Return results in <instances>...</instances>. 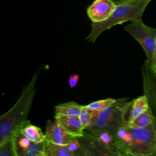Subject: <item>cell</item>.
<instances>
[{"label":"cell","mask_w":156,"mask_h":156,"mask_svg":"<svg viewBox=\"0 0 156 156\" xmlns=\"http://www.w3.org/2000/svg\"><path fill=\"white\" fill-rule=\"evenodd\" d=\"M152 66L154 68V69L156 70V50L155 52V54H154V63H153V65Z\"/></svg>","instance_id":"obj_22"},{"label":"cell","mask_w":156,"mask_h":156,"mask_svg":"<svg viewBox=\"0 0 156 156\" xmlns=\"http://www.w3.org/2000/svg\"><path fill=\"white\" fill-rule=\"evenodd\" d=\"M116 100L117 99H113L111 98H108L105 99L99 100V101L90 102L86 106L93 110L101 111L113 104L116 101Z\"/></svg>","instance_id":"obj_17"},{"label":"cell","mask_w":156,"mask_h":156,"mask_svg":"<svg viewBox=\"0 0 156 156\" xmlns=\"http://www.w3.org/2000/svg\"><path fill=\"white\" fill-rule=\"evenodd\" d=\"M124 30L141 46L151 65H153L156 50V29L144 24L142 20L132 21L124 27Z\"/></svg>","instance_id":"obj_5"},{"label":"cell","mask_w":156,"mask_h":156,"mask_svg":"<svg viewBox=\"0 0 156 156\" xmlns=\"http://www.w3.org/2000/svg\"><path fill=\"white\" fill-rule=\"evenodd\" d=\"M116 146L119 156H156V119L144 128L133 127L128 122L116 133Z\"/></svg>","instance_id":"obj_1"},{"label":"cell","mask_w":156,"mask_h":156,"mask_svg":"<svg viewBox=\"0 0 156 156\" xmlns=\"http://www.w3.org/2000/svg\"><path fill=\"white\" fill-rule=\"evenodd\" d=\"M149 107V104L147 96L144 94L133 99L130 110V115L128 123L132 122L135 119L144 113Z\"/></svg>","instance_id":"obj_11"},{"label":"cell","mask_w":156,"mask_h":156,"mask_svg":"<svg viewBox=\"0 0 156 156\" xmlns=\"http://www.w3.org/2000/svg\"><path fill=\"white\" fill-rule=\"evenodd\" d=\"M83 106L74 101L58 104L55 107V116H79Z\"/></svg>","instance_id":"obj_13"},{"label":"cell","mask_w":156,"mask_h":156,"mask_svg":"<svg viewBox=\"0 0 156 156\" xmlns=\"http://www.w3.org/2000/svg\"><path fill=\"white\" fill-rule=\"evenodd\" d=\"M84 156L115 155L94 135L85 131L84 135L78 138Z\"/></svg>","instance_id":"obj_8"},{"label":"cell","mask_w":156,"mask_h":156,"mask_svg":"<svg viewBox=\"0 0 156 156\" xmlns=\"http://www.w3.org/2000/svg\"><path fill=\"white\" fill-rule=\"evenodd\" d=\"M93 111L94 110L88 108L86 105H83L81 109L79 117L85 129L90 124L91 122Z\"/></svg>","instance_id":"obj_18"},{"label":"cell","mask_w":156,"mask_h":156,"mask_svg":"<svg viewBox=\"0 0 156 156\" xmlns=\"http://www.w3.org/2000/svg\"><path fill=\"white\" fill-rule=\"evenodd\" d=\"M65 131L73 137L79 138L85 133V128L83 127L80 118L76 116H55Z\"/></svg>","instance_id":"obj_10"},{"label":"cell","mask_w":156,"mask_h":156,"mask_svg":"<svg viewBox=\"0 0 156 156\" xmlns=\"http://www.w3.org/2000/svg\"><path fill=\"white\" fill-rule=\"evenodd\" d=\"M116 4L112 0H94L87 9V15L93 23L107 20L115 9Z\"/></svg>","instance_id":"obj_7"},{"label":"cell","mask_w":156,"mask_h":156,"mask_svg":"<svg viewBox=\"0 0 156 156\" xmlns=\"http://www.w3.org/2000/svg\"><path fill=\"white\" fill-rule=\"evenodd\" d=\"M144 94L147 96L149 107L156 119V70L146 60L141 67Z\"/></svg>","instance_id":"obj_6"},{"label":"cell","mask_w":156,"mask_h":156,"mask_svg":"<svg viewBox=\"0 0 156 156\" xmlns=\"http://www.w3.org/2000/svg\"><path fill=\"white\" fill-rule=\"evenodd\" d=\"M0 156H18L15 141V135L0 145Z\"/></svg>","instance_id":"obj_16"},{"label":"cell","mask_w":156,"mask_h":156,"mask_svg":"<svg viewBox=\"0 0 156 156\" xmlns=\"http://www.w3.org/2000/svg\"><path fill=\"white\" fill-rule=\"evenodd\" d=\"M151 1L152 0H131L116 5L107 20L100 23L92 22L90 32L86 40L93 44L103 32L116 25L141 20L144 12Z\"/></svg>","instance_id":"obj_3"},{"label":"cell","mask_w":156,"mask_h":156,"mask_svg":"<svg viewBox=\"0 0 156 156\" xmlns=\"http://www.w3.org/2000/svg\"><path fill=\"white\" fill-rule=\"evenodd\" d=\"M132 101L127 98L117 99L110 107L101 110L93 111L91 122L85 131L91 134L101 132H108L116 135L118 129L128 122L126 116L130 110Z\"/></svg>","instance_id":"obj_4"},{"label":"cell","mask_w":156,"mask_h":156,"mask_svg":"<svg viewBox=\"0 0 156 156\" xmlns=\"http://www.w3.org/2000/svg\"><path fill=\"white\" fill-rule=\"evenodd\" d=\"M20 132L33 142L40 143L46 140L45 134H44L41 129L32 124L29 120L21 129Z\"/></svg>","instance_id":"obj_12"},{"label":"cell","mask_w":156,"mask_h":156,"mask_svg":"<svg viewBox=\"0 0 156 156\" xmlns=\"http://www.w3.org/2000/svg\"><path fill=\"white\" fill-rule=\"evenodd\" d=\"M116 5H118V4H122V3H124V2H127V1H131V0H112Z\"/></svg>","instance_id":"obj_21"},{"label":"cell","mask_w":156,"mask_h":156,"mask_svg":"<svg viewBox=\"0 0 156 156\" xmlns=\"http://www.w3.org/2000/svg\"><path fill=\"white\" fill-rule=\"evenodd\" d=\"M38 74V71L34 73L29 83L23 87L21 96L14 105L0 116V145L16 135L28 121Z\"/></svg>","instance_id":"obj_2"},{"label":"cell","mask_w":156,"mask_h":156,"mask_svg":"<svg viewBox=\"0 0 156 156\" xmlns=\"http://www.w3.org/2000/svg\"><path fill=\"white\" fill-rule=\"evenodd\" d=\"M155 119V118L152 113V110L149 107L144 113L135 119L132 122L128 123V125L133 127L144 128L151 125Z\"/></svg>","instance_id":"obj_15"},{"label":"cell","mask_w":156,"mask_h":156,"mask_svg":"<svg viewBox=\"0 0 156 156\" xmlns=\"http://www.w3.org/2000/svg\"><path fill=\"white\" fill-rule=\"evenodd\" d=\"M44 156H74L66 145L55 144L46 140Z\"/></svg>","instance_id":"obj_14"},{"label":"cell","mask_w":156,"mask_h":156,"mask_svg":"<svg viewBox=\"0 0 156 156\" xmlns=\"http://www.w3.org/2000/svg\"><path fill=\"white\" fill-rule=\"evenodd\" d=\"M44 134L47 141L61 145L66 146L73 138L65 131L60 121L55 118L53 121H47Z\"/></svg>","instance_id":"obj_9"},{"label":"cell","mask_w":156,"mask_h":156,"mask_svg":"<svg viewBox=\"0 0 156 156\" xmlns=\"http://www.w3.org/2000/svg\"><path fill=\"white\" fill-rule=\"evenodd\" d=\"M68 150L74 155V156H84L83 152L82 149V147L77 137H73L71 139L69 143L66 145Z\"/></svg>","instance_id":"obj_19"},{"label":"cell","mask_w":156,"mask_h":156,"mask_svg":"<svg viewBox=\"0 0 156 156\" xmlns=\"http://www.w3.org/2000/svg\"><path fill=\"white\" fill-rule=\"evenodd\" d=\"M79 74H71L69 76L68 78V84L70 88H74L78 83L79 80Z\"/></svg>","instance_id":"obj_20"}]
</instances>
